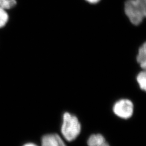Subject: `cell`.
Returning a JSON list of instances; mask_svg holds the SVG:
<instances>
[{"instance_id":"3","label":"cell","mask_w":146,"mask_h":146,"mask_svg":"<svg viewBox=\"0 0 146 146\" xmlns=\"http://www.w3.org/2000/svg\"><path fill=\"white\" fill-rule=\"evenodd\" d=\"M125 11L131 23L135 26L140 25L145 18L142 11L135 0H127L125 5Z\"/></svg>"},{"instance_id":"7","label":"cell","mask_w":146,"mask_h":146,"mask_svg":"<svg viewBox=\"0 0 146 146\" xmlns=\"http://www.w3.org/2000/svg\"><path fill=\"white\" fill-rule=\"evenodd\" d=\"M136 80L140 88L146 92V70H143L139 73Z\"/></svg>"},{"instance_id":"5","label":"cell","mask_w":146,"mask_h":146,"mask_svg":"<svg viewBox=\"0 0 146 146\" xmlns=\"http://www.w3.org/2000/svg\"><path fill=\"white\" fill-rule=\"evenodd\" d=\"M107 142L105 137L101 134H94L89 137L87 140L88 146H99Z\"/></svg>"},{"instance_id":"8","label":"cell","mask_w":146,"mask_h":146,"mask_svg":"<svg viewBox=\"0 0 146 146\" xmlns=\"http://www.w3.org/2000/svg\"><path fill=\"white\" fill-rule=\"evenodd\" d=\"M9 21V15L8 11L0 7V29L5 27Z\"/></svg>"},{"instance_id":"11","label":"cell","mask_w":146,"mask_h":146,"mask_svg":"<svg viewBox=\"0 0 146 146\" xmlns=\"http://www.w3.org/2000/svg\"><path fill=\"white\" fill-rule=\"evenodd\" d=\"M23 146H37L36 145L33 143H28L25 145H24Z\"/></svg>"},{"instance_id":"10","label":"cell","mask_w":146,"mask_h":146,"mask_svg":"<svg viewBox=\"0 0 146 146\" xmlns=\"http://www.w3.org/2000/svg\"><path fill=\"white\" fill-rule=\"evenodd\" d=\"M86 1L91 3H96L99 2L100 0H86Z\"/></svg>"},{"instance_id":"12","label":"cell","mask_w":146,"mask_h":146,"mask_svg":"<svg viewBox=\"0 0 146 146\" xmlns=\"http://www.w3.org/2000/svg\"><path fill=\"white\" fill-rule=\"evenodd\" d=\"M110 146V145L107 142H106V143H104V144H103V145H100V146Z\"/></svg>"},{"instance_id":"1","label":"cell","mask_w":146,"mask_h":146,"mask_svg":"<svg viewBox=\"0 0 146 146\" xmlns=\"http://www.w3.org/2000/svg\"><path fill=\"white\" fill-rule=\"evenodd\" d=\"M81 125L78 118L68 112L63 115L61 131L63 138L68 142L75 140L81 133Z\"/></svg>"},{"instance_id":"4","label":"cell","mask_w":146,"mask_h":146,"mask_svg":"<svg viewBox=\"0 0 146 146\" xmlns=\"http://www.w3.org/2000/svg\"><path fill=\"white\" fill-rule=\"evenodd\" d=\"M41 146H67L62 139L56 134H47L42 137Z\"/></svg>"},{"instance_id":"2","label":"cell","mask_w":146,"mask_h":146,"mask_svg":"<svg viewBox=\"0 0 146 146\" xmlns=\"http://www.w3.org/2000/svg\"><path fill=\"white\" fill-rule=\"evenodd\" d=\"M113 111L119 118L125 120L129 119L134 113V104L130 100H119L113 105Z\"/></svg>"},{"instance_id":"6","label":"cell","mask_w":146,"mask_h":146,"mask_svg":"<svg viewBox=\"0 0 146 146\" xmlns=\"http://www.w3.org/2000/svg\"><path fill=\"white\" fill-rule=\"evenodd\" d=\"M137 61L143 70H146V42L139 48Z\"/></svg>"},{"instance_id":"9","label":"cell","mask_w":146,"mask_h":146,"mask_svg":"<svg viewBox=\"0 0 146 146\" xmlns=\"http://www.w3.org/2000/svg\"><path fill=\"white\" fill-rule=\"evenodd\" d=\"M142 11L145 17H146V0H135Z\"/></svg>"}]
</instances>
